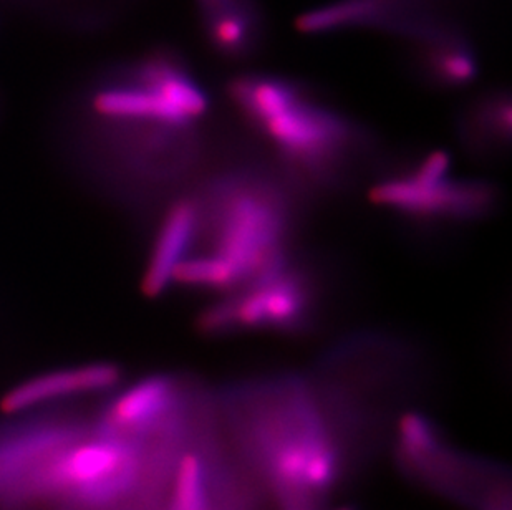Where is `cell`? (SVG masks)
Returning a JSON list of instances; mask_svg holds the SVG:
<instances>
[{
	"label": "cell",
	"instance_id": "3",
	"mask_svg": "<svg viewBox=\"0 0 512 510\" xmlns=\"http://www.w3.org/2000/svg\"><path fill=\"white\" fill-rule=\"evenodd\" d=\"M226 97L247 130L271 150L302 193L343 188L372 159V133L309 83L276 73H241Z\"/></svg>",
	"mask_w": 512,
	"mask_h": 510
},
{
	"label": "cell",
	"instance_id": "2",
	"mask_svg": "<svg viewBox=\"0 0 512 510\" xmlns=\"http://www.w3.org/2000/svg\"><path fill=\"white\" fill-rule=\"evenodd\" d=\"M194 194L198 226L173 287L228 294L292 247L304 193L277 166L226 164Z\"/></svg>",
	"mask_w": 512,
	"mask_h": 510
},
{
	"label": "cell",
	"instance_id": "12",
	"mask_svg": "<svg viewBox=\"0 0 512 510\" xmlns=\"http://www.w3.org/2000/svg\"><path fill=\"white\" fill-rule=\"evenodd\" d=\"M198 226L196 194L183 193L168 204L155 231V239L141 277V290L151 299L173 289L174 270L188 257Z\"/></svg>",
	"mask_w": 512,
	"mask_h": 510
},
{
	"label": "cell",
	"instance_id": "11",
	"mask_svg": "<svg viewBox=\"0 0 512 510\" xmlns=\"http://www.w3.org/2000/svg\"><path fill=\"white\" fill-rule=\"evenodd\" d=\"M204 39L226 62L241 63L259 53L266 17L259 0H196Z\"/></svg>",
	"mask_w": 512,
	"mask_h": 510
},
{
	"label": "cell",
	"instance_id": "6",
	"mask_svg": "<svg viewBox=\"0 0 512 510\" xmlns=\"http://www.w3.org/2000/svg\"><path fill=\"white\" fill-rule=\"evenodd\" d=\"M90 106L103 121L189 128L206 121L211 98L193 68L179 55L163 50L98 85Z\"/></svg>",
	"mask_w": 512,
	"mask_h": 510
},
{
	"label": "cell",
	"instance_id": "9",
	"mask_svg": "<svg viewBox=\"0 0 512 510\" xmlns=\"http://www.w3.org/2000/svg\"><path fill=\"white\" fill-rule=\"evenodd\" d=\"M189 386L191 381L168 373L145 376L116 391L98 414L92 433L136 441L148 438L186 413Z\"/></svg>",
	"mask_w": 512,
	"mask_h": 510
},
{
	"label": "cell",
	"instance_id": "8",
	"mask_svg": "<svg viewBox=\"0 0 512 510\" xmlns=\"http://www.w3.org/2000/svg\"><path fill=\"white\" fill-rule=\"evenodd\" d=\"M85 434L83 424L58 416H34L0 429V509L45 501L50 464Z\"/></svg>",
	"mask_w": 512,
	"mask_h": 510
},
{
	"label": "cell",
	"instance_id": "10",
	"mask_svg": "<svg viewBox=\"0 0 512 510\" xmlns=\"http://www.w3.org/2000/svg\"><path fill=\"white\" fill-rule=\"evenodd\" d=\"M123 380L120 366L110 361L65 366L15 385L0 401L5 414H27L68 398L116 390Z\"/></svg>",
	"mask_w": 512,
	"mask_h": 510
},
{
	"label": "cell",
	"instance_id": "5",
	"mask_svg": "<svg viewBox=\"0 0 512 510\" xmlns=\"http://www.w3.org/2000/svg\"><path fill=\"white\" fill-rule=\"evenodd\" d=\"M370 201L405 226L436 232L483 222L501 196L488 179L455 176L448 151L430 150L378 174Z\"/></svg>",
	"mask_w": 512,
	"mask_h": 510
},
{
	"label": "cell",
	"instance_id": "4",
	"mask_svg": "<svg viewBox=\"0 0 512 510\" xmlns=\"http://www.w3.org/2000/svg\"><path fill=\"white\" fill-rule=\"evenodd\" d=\"M325 304V280L305 255H279L246 284L213 297L196 318L206 337L237 333L304 335L319 323Z\"/></svg>",
	"mask_w": 512,
	"mask_h": 510
},
{
	"label": "cell",
	"instance_id": "1",
	"mask_svg": "<svg viewBox=\"0 0 512 510\" xmlns=\"http://www.w3.org/2000/svg\"><path fill=\"white\" fill-rule=\"evenodd\" d=\"M216 400L237 453L279 509L314 510L327 502L345 459L309 378H247Z\"/></svg>",
	"mask_w": 512,
	"mask_h": 510
},
{
	"label": "cell",
	"instance_id": "7",
	"mask_svg": "<svg viewBox=\"0 0 512 510\" xmlns=\"http://www.w3.org/2000/svg\"><path fill=\"white\" fill-rule=\"evenodd\" d=\"M397 438L398 466L421 486L476 510H511L501 469L451 449L425 414H403Z\"/></svg>",
	"mask_w": 512,
	"mask_h": 510
},
{
	"label": "cell",
	"instance_id": "13",
	"mask_svg": "<svg viewBox=\"0 0 512 510\" xmlns=\"http://www.w3.org/2000/svg\"><path fill=\"white\" fill-rule=\"evenodd\" d=\"M410 63L421 82L441 92L469 87L481 70L478 52L458 24L410 44Z\"/></svg>",
	"mask_w": 512,
	"mask_h": 510
},
{
	"label": "cell",
	"instance_id": "14",
	"mask_svg": "<svg viewBox=\"0 0 512 510\" xmlns=\"http://www.w3.org/2000/svg\"><path fill=\"white\" fill-rule=\"evenodd\" d=\"M459 145L473 158L496 161L508 154L512 136L511 93L488 88L474 95L456 118Z\"/></svg>",
	"mask_w": 512,
	"mask_h": 510
}]
</instances>
